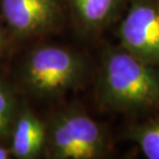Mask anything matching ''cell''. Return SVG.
Listing matches in <instances>:
<instances>
[{
  "instance_id": "obj_11",
  "label": "cell",
  "mask_w": 159,
  "mask_h": 159,
  "mask_svg": "<svg viewBox=\"0 0 159 159\" xmlns=\"http://www.w3.org/2000/svg\"><path fill=\"white\" fill-rule=\"evenodd\" d=\"M3 48H4V33H3L2 28L0 26V55L2 53Z\"/></svg>"
},
{
  "instance_id": "obj_8",
  "label": "cell",
  "mask_w": 159,
  "mask_h": 159,
  "mask_svg": "<svg viewBox=\"0 0 159 159\" xmlns=\"http://www.w3.org/2000/svg\"><path fill=\"white\" fill-rule=\"evenodd\" d=\"M124 139L138 146L148 159H159V111L150 118L127 126Z\"/></svg>"
},
{
  "instance_id": "obj_6",
  "label": "cell",
  "mask_w": 159,
  "mask_h": 159,
  "mask_svg": "<svg viewBox=\"0 0 159 159\" xmlns=\"http://www.w3.org/2000/svg\"><path fill=\"white\" fill-rule=\"evenodd\" d=\"M11 153L19 159H33L44 151L47 126L30 110L17 114L11 128Z\"/></svg>"
},
{
  "instance_id": "obj_4",
  "label": "cell",
  "mask_w": 159,
  "mask_h": 159,
  "mask_svg": "<svg viewBox=\"0 0 159 159\" xmlns=\"http://www.w3.org/2000/svg\"><path fill=\"white\" fill-rule=\"evenodd\" d=\"M117 35L121 47L159 68V2L130 0Z\"/></svg>"
},
{
  "instance_id": "obj_1",
  "label": "cell",
  "mask_w": 159,
  "mask_h": 159,
  "mask_svg": "<svg viewBox=\"0 0 159 159\" xmlns=\"http://www.w3.org/2000/svg\"><path fill=\"white\" fill-rule=\"evenodd\" d=\"M101 109L115 113L154 114L159 111V68L121 47L103 50L96 84Z\"/></svg>"
},
{
  "instance_id": "obj_3",
  "label": "cell",
  "mask_w": 159,
  "mask_h": 159,
  "mask_svg": "<svg viewBox=\"0 0 159 159\" xmlns=\"http://www.w3.org/2000/svg\"><path fill=\"white\" fill-rule=\"evenodd\" d=\"M87 72V61L80 53L46 44L28 55L22 70V82L39 96L58 97L82 86Z\"/></svg>"
},
{
  "instance_id": "obj_10",
  "label": "cell",
  "mask_w": 159,
  "mask_h": 159,
  "mask_svg": "<svg viewBox=\"0 0 159 159\" xmlns=\"http://www.w3.org/2000/svg\"><path fill=\"white\" fill-rule=\"evenodd\" d=\"M11 157V149L0 145V159H8Z\"/></svg>"
},
{
  "instance_id": "obj_12",
  "label": "cell",
  "mask_w": 159,
  "mask_h": 159,
  "mask_svg": "<svg viewBox=\"0 0 159 159\" xmlns=\"http://www.w3.org/2000/svg\"><path fill=\"white\" fill-rule=\"evenodd\" d=\"M157 1H158V2H159V0H157Z\"/></svg>"
},
{
  "instance_id": "obj_7",
  "label": "cell",
  "mask_w": 159,
  "mask_h": 159,
  "mask_svg": "<svg viewBox=\"0 0 159 159\" xmlns=\"http://www.w3.org/2000/svg\"><path fill=\"white\" fill-rule=\"evenodd\" d=\"M127 0H68L83 32L94 34L109 27L122 12Z\"/></svg>"
},
{
  "instance_id": "obj_2",
  "label": "cell",
  "mask_w": 159,
  "mask_h": 159,
  "mask_svg": "<svg viewBox=\"0 0 159 159\" xmlns=\"http://www.w3.org/2000/svg\"><path fill=\"white\" fill-rule=\"evenodd\" d=\"M112 139L103 124L78 107L56 113L47 127L44 153L53 159H100L112 152Z\"/></svg>"
},
{
  "instance_id": "obj_9",
  "label": "cell",
  "mask_w": 159,
  "mask_h": 159,
  "mask_svg": "<svg viewBox=\"0 0 159 159\" xmlns=\"http://www.w3.org/2000/svg\"><path fill=\"white\" fill-rule=\"evenodd\" d=\"M17 117V101L11 87L0 81V139L11 134Z\"/></svg>"
},
{
  "instance_id": "obj_5",
  "label": "cell",
  "mask_w": 159,
  "mask_h": 159,
  "mask_svg": "<svg viewBox=\"0 0 159 159\" xmlns=\"http://www.w3.org/2000/svg\"><path fill=\"white\" fill-rule=\"evenodd\" d=\"M3 20L19 37H34L53 32L61 26L60 0H0Z\"/></svg>"
}]
</instances>
